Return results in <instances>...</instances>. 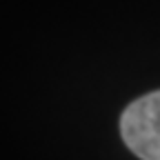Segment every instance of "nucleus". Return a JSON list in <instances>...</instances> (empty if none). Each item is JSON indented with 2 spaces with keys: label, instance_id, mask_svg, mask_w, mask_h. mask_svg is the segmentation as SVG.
I'll return each instance as SVG.
<instances>
[{
  "label": "nucleus",
  "instance_id": "f257e3e1",
  "mask_svg": "<svg viewBox=\"0 0 160 160\" xmlns=\"http://www.w3.org/2000/svg\"><path fill=\"white\" fill-rule=\"evenodd\" d=\"M120 136L140 160H160V89L136 98L122 111Z\"/></svg>",
  "mask_w": 160,
  "mask_h": 160
}]
</instances>
